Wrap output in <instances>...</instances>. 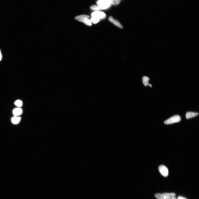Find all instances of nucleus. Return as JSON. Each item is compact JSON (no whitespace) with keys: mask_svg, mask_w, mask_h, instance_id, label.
<instances>
[{"mask_svg":"<svg viewBox=\"0 0 199 199\" xmlns=\"http://www.w3.org/2000/svg\"><path fill=\"white\" fill-rule=\"evenodd\" d=\"M98 5L102 9H106L111 6V0H100L97 2Z\"/></svg>","mask_w":199,"mask_h":199,"instance_id":"1","label":"nucleus"},{"mask_svg":"<svg viewBox=\"0 0 199 199\" xmlns=\"http://www.w3.org/2000/svg\"><path fill=\"white\" fill-rule=\"evenodd\" d=\"M176 196L174 193H164L156 194L155 195V198L157 199H170L172 197Z\"/></svg>","mask_w":199,"mask_h":199,"instance_id":"2","label":"nucleus"},{"mask_svg":"<svg viewBox=\"0 0 199 199\" xmlns=\"http://www.w3.org/2000/svg\"><path fill=\"white\" fill-rule=\"evenodd\" d=\"M181 120V118L180 116L176 115L165 121L164 122L165 124H170L180 122Z\"/></svg>","mask_w":199,"mask_h":199,"instance_id":"3","label":"nucleus"},{"mask_svg":"<svg viewBox=\"0 0 199 199\" xmlns=\"http://www.w3.org/2000/svg\"><path fill=\"white\" fill-rule=\"evenodd\" d=\"M92 17H95L100 20L106 18V15L104 12L100 11H96L92 13L91 14Z\"/></svg>","mask_w":199,"mask_h":199,"instance_id":"4","label":"nucleus"},{"mask_svg":"<svg viewBox=\"0 0 199 199\" xmlns=\"http://www.w3.org/2000/svg\"><path fill=\"white\" fill-rule=\"evenodd\" d=\"M159 170L160 173L165 177H167L168 175L169 171L167 167L164 165H161L159 167Z\"/></svg>","mask_w":199,"mask_h":199,"instance_id":"5","label":"nucleus"},{"mask_svg":"<svg viewBox=\"0 0 199 199\" xmlns=\"http://www.w3.org/2000/svg\"><path fill=\"white\" fill-rule=\"evenodd\" d=\"M109 20L118 27L121 29L123 28V27L120 22L117 20L114 19L112 17L110 16L109 17Z\"/></svg>","mask_w":199,"mask_h":199,"instance_id":"6","label":"nucleus"},{"mask_svg":"<svg viewBox=\"0 0 199 199\" xmlns=\"http://www.w3.org/2000/svg\"><path fill=\"white\" fill-rule=\"evenodd\" d=\"M89 17L88 15H82L76 17L75 19L78 21L84 23L86 19H89Z\"/></svg>","mask_w":199,"mask_h":199,"instance_id":"7","label":"nucleus"},{"mask_svg":"<svg viewBox=\"0 0 199 199\" xmlns=\"http://www.w3.org/2000/svg\"><path fill=\"white\" fill-rule=\"evenodd\" d=\"M199 114L198 113H195L192 112H187L186 113V117L187 119H189L195 117L198 115Z\"/></svg>","mask_w":199,"mask_h":199,"instance_id":"8","label":"nucleus"},{"mask_svg":"<svg viewBox=\"0 0 199 199\" xmlns=\"http://www.w3.org/2000/svg\"><path fill=\"white\" fill-rule=\"evenodd\" d=\"M149 77L144 76L142 77L143 83L145 86H147L149 85L152 87V85L151 84H149Z\"/></svg>","mask_w":199,"mask_h":199,"instance_id":"9","label":"nucleus"},{"mask_svg":"<svg viewBox=\"0 0 199 199\" xmlns=\"http://www.w3.org/2000/svg\"><path fill=\"white\" fill-rule=\"evenodd\" d=\"M13 113L15 116H17L21 115L22 113V109L19 108H17L14 109Z\"/></svg>","mask_w":199,"mask_h":199,"instance_id":"10","label":"nucleus"},{"mask_svg":"<svg viewBox=\"0 0 199 199\" xmlns=\"http://www.w3.org/2000/svg\"><path fill=\"white\" fill-rule=\"evenodd\" d=\"M21 120V117H15L12 118V121L13 124H16L19 123Z\"/></svg>","mask_w":199,"mask_h":199,"instance_id":"11","label":"nucleus"},{"mask_svg":"<svg viewBox=\"0 0 199 199\" xmlns=\"http://www.w3.org/2000/svg\"><path fill=\"white\" fill-rule=\"evenodd\" d=\"M91 20L92 23L94 24H96L99 23L101 20L95 17H92Z\"/></svg>","mask_w":199,"mask_h":199,"instance_id":"12","label":"nucleus"},{"mask_svg":"<svg viewBox=\"0 0 199 199\" xmlns=\"http://www.w3.org/2000/svg\"><path fill=\"white\" fill-rule=\"evenodd\" d=\"M91 10L99 11L101 10V9L99 7V6L96 5H94L91 7Z\"/></svg>","mask_w":199,"mask_h":199,"instance_id":"13","label":"nucleus"},{"mask_svg":"<svg viewBox=\"0 0 199 199\" xmlns=\"http://www.w3.org/2000/svg\"><path fill=\"white\" fill-rule=\"evenodd\" d=\"M121 1V0H111V3L114 5H117L120 3Z\"/></svg>","mask_w":199,"mask_h":199,"instance_id":"14","label":"nucleus"},{"mask_svg":"<svg viewBox=\"0 0 199 199\" xmlns=\"http://www.w3.org/2000/svg\"><path fill=\"white\" fill-rule=\"evenodd\" d=\"M83 23L87 26H91L92 25V23L91 20L89 19H86Z\"/></svg>","mask_w":199,"mask_h":199,"instance_id":"15","label":"nucleus"},{"mask_svg":"<svg viewBox=\"0 0 199 199\" xmlns=\"http://www.w3.org/2000/svg\"><path fill=\"white\" fill-rule=\"evenodd\" d=\"M15 104L17 106L20 107L23 105V102L21 100H18L15 102Z\"/></svg>","mask_w":199,"mask_h":199,"instance_id":"16","label":"nucleus"},{"mask_svg":"<svg viewBox=\"0 0 199 199\" xmlns=\"http://www.w3.org/2000/svg\"><path fill=\"white\" fill-rule=\"evenodd\" d=\"M178 199H186V198L184 197H182V196H179L178 197Z\"/></svg>","mask_w":199,"mask_h":199,"instance_id":"17","label":"nucleus"},{"mask_svg":"<svg viewBox=\"0 0 199 199\" xmlns=\"http://www.w3.org/2000/svg\"><path fill=\"white\" fill-rule=\"evenodd\" d=\"M2 56L1 54V51L0 50V61L2 59Z\"/></svg>","mask_w":199,"mask_h":199,"instance_id":"18","label":"nucleus"},{"mask_svg":"<svg viewBox=\"0 0 199 199\" xmlns=\"http://www.w3.org/2000/svg\"><path fill=\"white\" fill-rule=\"evenodd\" d=\"M175 196H174L172 197L170 199H177Z\"/></svg>","mask_w":199,"mask_h":199,"instance_id":"19","label":"nucleus"},{"mask_svg":"<svg viewBox=\"0 0 199 199\" xmlns=\"http://www.w3.org/2000/svg\"></svg>","mask_w":199,"mask_h":199,"instance_id":"20","label":"nucleus"}]
</instances>
